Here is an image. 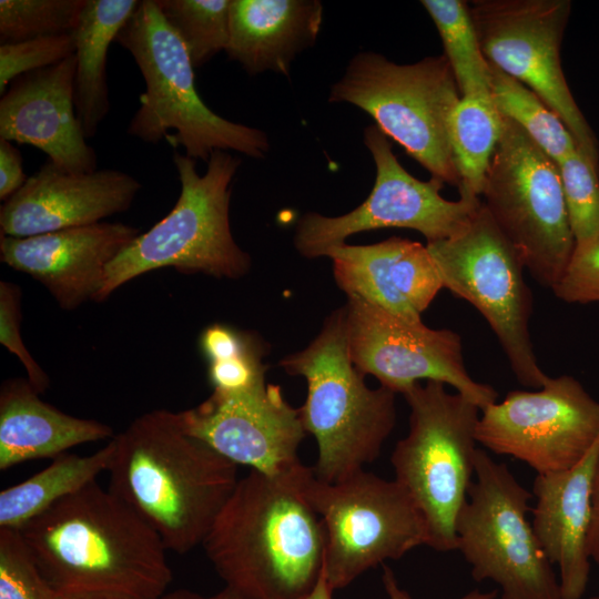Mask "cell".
<instances>
[{"instance_id":"cell-1","label":"cell","mask_w":599,"mask_h":599,"mask_svg":"<svg viewBox=\"0 0 599 599\" xmlns=\"http://www.w3.org/2000/svg\"><path fill=\"white\" fill-rule=\"evenodd\" d=\"M306 466L240 478L202 546L246 599H305L324 571L326 535L304 495Z\"/></svg>"},{"instance_id":"cell-2","label":"cell","mask_w":599,"mask_h":599,"mask_svg":"<svg viewBox=\"0 0 599 599\" xmlns=\"http://www.w3.org/2000/svg\"><path fill=\"white\" fill-rule=\"evenodd\" d=\"M54 593H166L172 571L156 531L95 480L17 529Z\"/></svg>"},{"instance_id":"cell-3","label":"cell","mask_w":599,"mask_h":599,"mask_svg":"<svg viewBox=\"0 0 599 599\" xmlns=\"http://www.w3.org/2000/svg\"><path fill=\"white\" fill-rule=\"evenodd\" d=\"M109 489L176 554L202 545L233 493L237 465L191 436L181 412L136 417L113 438Z\"/></svg>"},{"instance_id":"cell-4","label":"cell","mask_w":599,"mask_h":599,"mask_svg":"<svg viewBox=\"0 0 599 599\" xmlns=\"http://www.w3.org/2000/svg\"><path fill=\"white\" fill-rule=\"evenodd\" d=\"M280 365L307 384L300 415L306 434L317 444L313 473L337 483L364 469L380 454L396 423V394L370 388L353 364L347 346L345 307L328 315L307 347Z\"/></svg>"},{"instance_id":"cell-5","label":"cell","mask_w":599,"mask_h":599,"mask_svg":"<svg viewBox=\"0 0 599 599\" xmlns=\"http://www.w3.org/2000/svg\"><path fill=\"white\" fill-rule=\"evenodd\" d=\"M115 42L131 53L145 83L130 135L149 143L166 140L206 162L217 150L264 158L270 149L264 131L224 119L203 102L187 50L155 0L140 1Z\"/></svg>"},{"instance_id":"cell-6","label":"cell","mask_w":599,"mask_h":599,"mask_svg":"<svg viewBox=\"0 0 599 599\" xmlns=\"http://www.w3.org/2000/svg\"><path fill=\"white\" fill-rule=\"evenodd\" d=\"M172 160L181 184L175 205L109 264L97 302L163 267L231 280L248 272L251 257L236 244L230 226L231 183L241 159L217 150L203 175L196 171V160L177 151Z\"/></svg>"},{"instance_id":"cell-7","label":"cell","mask_w":599,"mask_h":599,"mask_svg":"<svg viewBox=\"0 0 599 599\" xmlns=\"http://www.w3.org/2000/svg\"><path fill=\"white\" fill-rule=\"evenodd\" d=\"M460 98L444 54L398 64L379 53L362 51L332 85L328 101L362 109L432 177L458 187L449 120Z\"/></svg>"},{"instance_id":"cell-8","label":"cell","mask_w":599,"mask_h":599,"mask_svg":"<svg viewBox=\"0 0 599 599\" xmlns=\"http://www.w3.org/2000/svg\"><path fill=\"white\" fill-rule=\"evenodd\" d=\"M403 396L410 409L409 430L390 457L395 480L426 520L427 546L456 550V519L475 476L480 409L435 380L417 383Z\"/></svg>"},{"instance_id":"cell-9","label":"cell","mask_w":599,"mask_h":599,"mask_svg":"<svg viewBox=\"0 0 599 599\" xmlns=\"http://www.w3.org/2000/svg\"><path fill=\"white\" fill-rule=\"evenodd\" d=\"M481 201L526 271L552 291L575 248L559 166L505 116Z\"/></svg>"},{"instance_id":"cell-10","label":"cell","mask_w":599,"mask_h":599,"mask_svg":"<svg viewBox=\"0 0 599 599\" xmlns=\"http://www.w3.org/2000/svg\"><path fill=\"white\" fill-rule=\"evenodd\" d=\"M302 488L325 529L324 575L334 591L384 561L400 559L428 544L423 514L395 479L363 469L326 483L306 466Z\"/></svg>"},{"instance_id":"cell-11","label":"cell","mask_w":599,"mask_h":599,"mask_svg":"<svg viewBox=\"0 0 599 599\" xmlns=\"http://www.w3.org/2000/svg\"><path fill=\"white\" fill-rule=\"evenodd\" d=\"M475 478L455 527L457 549L473 578L496 582L499 599H562L558 577L526 517L531 494L506 464L480 448Z\"/></svg>"},{"instance_id":"cell-12","label":"cell","mask_w":599,"mask_h":599,"mask_svg":"<svg viewBox=\"0 0 599 599\" xmlns=\"http://www.w3.org/2000/svg\"><path fill=\"white\" fill-rule=\"evenodd\" d=\"M426 246L444 288L471 304L489 324L516 379L525 387H542L549 376L530 337L532 294L526 267L484 204L461 234Z\"/></svg>"},{"instance_id":"cell-13","label":"cell","mask_w":599,"mask_h":599,"mask_svg":"<svg viewBox=\"0 0 599 599\" xmlns=\"http://www.w3.org/2000/svg\"><path fill=\"white\" fill-rule=\"evenodd\" d=\"M364 143L376 166L370 194L359 206L339 216L315 212L303 215L294 235L301 255L326 256L331 248L345 244L347 237L378 229L415 230L427 243L454 238L468 229L483 205L480 196L460 185L458 200L444 199L440 195L444 183L410 175L393 153L388 136L376 124L365 129Z\"/></svg>"},{"instance_id":"cell-14","label":"cell","mask_w":599,"mask_h":599,"mask_svg":"<svg viewBox=\"0 0 599 599\" xmlns=\"http://www.w3.org/2000/svg\"><path fill=\"white\" fill-rule=\"evenodd\" d=\"M470 14L486 60L535 92L599 164V143L562 71L570 0H475Z\"/></svg>"},{"instance_id":"cell-15","label":"cell","mask_w":599,"mask_h":599,"mask_svg":"<svg viewBox=\"0 0 599 599\" xmlns=\"http://www.w3.org/2000/svg\"><path fill=\"white\" fill-rule=\"evenodd\" d=\"M345 325L349 357L355 367L380 386L405 394L422 380L449 385L480 410L497 402V390L468 373L460 335L430 328L422 318L388 313L348 297Z\"/></svg>"},{"instance_id":"cell-16","label":"cell","mask_w":599,"mask_h":599,"mask_svg":"<svg viewBox=\"0 0 599 599\" xmlns=\"http://www.w3.org/2000/svg\"><path fill=\"white\" fill-rule=\"evenodd\" d=\"M476 438L537 474L562 471L599 438V402L572 376L548 377L537 390H511L480 410Z\"/></svg>"},{"instance_id":"cell-17","label":"cell","mask_w":599,"mask_h":599,"mask_svg":"<svg viewBox=\"0 0 599 599\" xmlns=\"http://www.w3.org/2000/svg\"><path fill=\"white\" fill-rule=\"evenodd\" d=\"M181 415L191 436L237 466L275 475L301 463L306 432L300 408L287 403L277 385L233 395L212 393Z\"/></svg>"},{"instance_id":"cell-18","label":"cell","mask_w":599,"mask_h":599,"mask_svg":"<svg viewBox=\"0 0 599 599\" xmlns=\"http://www.w3.org/2000/svg\"><path fill=\"white\" fill-rule=\"evenodd\" d=\"M140 234L132 225L99 222L28 237L1 235L0 260L71 311L98 300L106 267Z\"/></svg>"},{"instance_id":"cell-19","label":"cell","mask_w":599,"mask_h":599,"mask_svg":"<svg viewBox=\"0 0 599 599\" xmlns=\"http://www.w3.org/2000/svg\"><path fill=\"white\" fill-rule=\"evenodd\" d=\"M141 187L119 170L75 173L48 160L1 205V235L28 237L99 223L129 210Z\"/></svg>"},{"instance_id":"cell-20","label":"cell","mask_w":599,"mask_h":599,"mask_svg":"<svg viewBox=\"0 0 599 599\" xmlns=\"http://www.w3.org/2000/svg\"><path fill=\"white\" fill-rule=\"evenodd\" d=\"M75 65L73 53L11 81L0 100V139L32 145L65 171L89 173L97 154L74 108Z\"/></svg>"},{"instance_id":"cell-21","label":"cell","mask_w":599,"mask_h":599,"mask_svg":"<svg viewBox=\"0 0 599 599\" xmlns=\"http://www.w3.org/2000/svg\"><path fill=\"white\" fill-rule=\"evenodd\" d=\"M326 256L347 297L395 315L422 318L444 288L427 246L419 242L394 236L368 245L345 243Z\"/></svg>"},{"instance_id":"cell-22","label":"cell","mask_w":599,"mask_h":599,"mask_svg":"<svg viewBox=\"0 0 599 599\" xmlns=\"http://www.w3.org/2000/svg\"><path fill=\"white\" fill-rule=\"evenodd\" d=\"M598 454L599 438L573 467L537 474L534 480L531 526L547 559L558 566L562 599H581L588 585L591 486Z\"/></svg>"},{"instance_id":"cell-23","label":"cell","mask_w":599,"mask_h":599,"mask_svg":"<svg viewBox=\"0 0 599 599\" xmlns=\"http://www.w3.org/2000/svg\"><path fill=\"white\" fill-rule=\"evenodd\" d=\"M323 20L318 0H231L225 52L252 75H288L296 55L312 47Z\"/></svg>"},{"instance_id":"cell-24","label":"cell","mask_w":599,"mask_h":599,"mask_svg":"<svg viewBox=\"0 0 599 599\" xmlns=\"http://www.w3.org/2000/svg\"><path fill=\"white\" fill-rule=\"evenodd\" d=\"M28 378H8L0 388V469L113 438V429L94 419L65 414L43 402Z\"/></svg>"},{"instance_id":"cell-25","label":"cell","mask_w":599,"mask_h":599,"mask_svg":"<svg viewBox=\"0 0 599 599\" xmlns=\"http://www.w3.org/2000/svg\"><path fill=\"white\" fill-rule=\"evenodd\" d=\"M139 3L136 0H87L72 32L77 59L74 108L85 139L95 135L110 110L108 50Z\"/></svg>"},{"instance_id":"cell-26","label":"cell","mask_w":599,"mask_h":599,"mask_svg":"<svg viewBox=\"0 0 599 599\" xmlns=\"http://www.w3.org/2000/svg\"><path fill=\"white\" fill-rule=\"evenodd\" d=\"M113 440L88 456L64 453L24 481L0 493V528L18 529L62 498L94 481L106 471Z\"/></svg>"},{"instance_id":"cell-27","label":"cell","mask_w":599,"mask_h":599,"mask_svg":"<svg viewBox=\"0 0 599 599\" xmlns=\"http://www.w3.org/2000/svg\"><path fill=\"white\" fill-rule=\"evenodd\" d=\"M504 129L491 97H461L449 120V141L460 185L481 197L490 162Z\"/></svg>"},{"instance_id":"cell-28","label":"cell","mask_w":599,"mask_h":599,"mask_svg":"<svg viewBox=\"0 0 599 599\" xmlns=\"http://www.w3.org/2000/svg\"><path fill=\"white\" fill-rule=\"evenodd\" d=\"M435 23L461 97L490 94V65L486 60L469 3L463 0H422Z\"/></svg>"},{"instance_id":"cell-29","label":"cell","mask_w":599,"mask_h":599,"mask_svg":"<svg viewBox=\"0 0 599 599\" xmlns=\"http://www.w3.org/2000/svg\"><path fill=\"white\" fill-rule=\"evenodd\" d=\"M490 94L499 113L514 121L557 164L577 142L562 120L529 88L490 64Z\"/></svg>"},{"instance_id":"cell-30","label":"cell","mask_w":599,"mask_h":599,"mask_svg":"<svg viewBox=\"0 0 599 599\" xmlns=\"http://www.w3.org/2000/svg\"><path fill=\"white\" fill-rule=\"evenodd\" d=\"M183 41L193 68H201L230 40L231 0H155Z\"/></svg>"},{"instance_id":"cell-31","label":"cell","mask_w":599,"mask_h":599,"mask_svg":"<svg viewBox=\"0 0 599 599\" xmlns=\"http://www.w3.org/2000/svg\"><path fill=\"white\" fill-rule=\"evenodd\" d=\"M87 0H1L0 43L69 34Z\"/></svg>"},{"instance_id":"cell-32","label":"cell","mask_w":599,"mask_h":599,"mask_svg":"<svg viewBox=\"0 0 599 599\" xmlns=\"http://www.w3.org/2000/svg\"><path fill=\"white\" fill-rule=\"evenodd\" d=\"M575 245L599 235V164L577 149L559 164Z\"/></svg>"},{"instance_id":"cell-33","label":"cell","mask_w":599,"mask_h":599,"mask_svg":"<svg viewBox=\"0 0 599 599\" xmlns=\"http://www.w3.org/2000/svg\"><path fill=\"white\" fill-rule=\"evenodd\" d=\"M53 596L19 531L0 528V599H52Z\"/></svg>"},{"instance_id":"cell-34","label":"cell","mask_w":599,"mask_h":599,"mask_svg":"<svg viewBox=\"0 0 599 599\" xmlns=\"http://www.w3.org/2000/svg\"><path fill=\"white\" fill-rule=\"evenodd\" d=\"M263 343L248 333L235 351L209 362V378L213 393L233 395L266 385Z\"/></svg>"},{"instance_id":"cell-35","label":"cell","mask_w":599,"mask_h":599,"mask_svg":"<svg viewBox=\"0 0 599 599\" xmlns=\"http://www.w3.org/2000/svg\"><path fill=\"white\" fill-rule=\"evenodd\" d=\"M74 53L73 34L0 44V93L16 78L61 62Z\"/></svg>"},{"instance_id":"cell-36","label":"cell","mask_w":599,"mask_h":599,"mask_svg":"<svg viewBox=\"0 0 599 599\" xmlns=\"http://www.w3.org/2000/svg\"><path fill=\"white\" fill-rule=\"evenodd\" d=\"M21 288L11 282H0V343L14 354L26 368L28 380L39 393H44L50 380L26 347L21 327Z\"/></svg>"},{"instance_id":"cell-37","label":"cell","mask_w":599,"mask_h":599,"mask_svg":"<svg viewBox=\"0 0 599 599\" xmlns=\"http://www.w3.org/2000/svg\"><path fill=\"white\" fill-rule=\"evenodd\" d=\"M552 292L557 298L570 304L599 303V235L575 245L568 266Z\"/></svg>"},{"instance_id":"cell-38","label":"cell","mask_w":599,"mask_h":599,"mask_svg":"<svg viewBox=\"0 0 599 599\" xmlns=\"http://www.w3.org/2000/svg\"><path fill=\"white\" fill-rule=\"evenodd\" d=\"M22 156L11 141L0 139V200L6 202L27 182Z\"/></svg>"},{"instance_id":"cell-39","label":"cell","mask_w":599,"mask_h":599,"mask_svg":"<svg viewBox=\"0 0 599 599\" xmlns=\"http://www.w3.org/2000/svg\"><path fill=\"white\" fill-rule=\"evenodd\" d=\"M588 550L590 559L599 567V454L591 486V520L588 534Z\"/></svg>"},{"instance_id":"cell-40","label":"cell","mask_w":599,"mask_h":599,"mask_svg":"<svg viewBox=\"0 0 599 599\" xmlns=\"http://www.w3.org/2000/svg\"><path fill=\"white\" fill-rule=\"evenodd\" d=\"M383 585L388 599H413L410 595L400 588L394 572L387 566L383 565ZM459 599H499L498 591H479L478 589L471 590L460 597Z\"/></svg>"},{"instance_id":"cell-41","label":"cell","mask_w":599,"mask_h":599,"mask_svg":"<svg viewBox=\"0 0 599 599\" xmlns=\"http://www.w3.org/2000/svg\"><path fill=\"white\" fill-rule=\"evenodd\" d=\"M161 599H246L244 596H242L236 590L224 587L222 590L210 595L204 596L195 591H191L187 589H177L171 592H167L161 597Z\"/></svg>"},{"instance_id":"cell-42","label":"cell","mask_w":599,"mask_h":599,"mask_svg":"<svg viewBox=\"0 0 599 599\" xmlns=\"http://www.w3.org/2000/svg\"><path fill=\"white\" fill-rule=\"evenodd\" d=\"M52 599H143V598H136V597L114 593V592L89 591V592L54 593Z\"/></svg>"},{"instance_id":"cell-43","label":"cell","mask_w":599,"mask_h":599,"mask_svg":"<svg viewBox=\"0 0 599 599\" xmlns=\"http://www.w3.org/2000/svg\"><path fill=\"white\" fill-rule=\"evenodd\" d=\"M333 588L329 586L324 571L316 587L305 599H333Z\"/></svg>"}]
</instances>
